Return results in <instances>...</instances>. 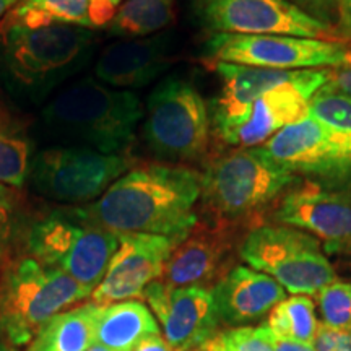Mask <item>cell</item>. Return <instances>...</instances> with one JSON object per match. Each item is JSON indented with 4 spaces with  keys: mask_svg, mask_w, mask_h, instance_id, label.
I'll list each match as a JSON object with an SVG mask.
<instances>
[{
    "mask_svg": "<svg viewBox=\"0 0 351 351\" xmlns=\"http://www.w3.org/2000/svg\"><path fill=\"white\" fill-rule=\"evenodd\" d=\"M202 174L179 165L127 171L98 200L73 207L85 221L116 234H156L182 241L199 217Z\"/></svg>",
    "mask_w": 351,
    "mask_h": 351,
    "instance_id": "6da1fadb",
    "label": "cell"
},
{
    "mask_svg": "<svg viewBox=\"0 0 351 351\" xmlns=\"http://www.w3.org/2000/svg\"><path fill=\"white\" fill-rule=\"evenodd\" d=\"M95 46L91 29L29 23L8 13L0 23V80L13 98L41 103L86 67Z\"/></svg>",
    "mask_w": 351,
    "mask_h": 351,
    "instance_id": "7a4b0ae2",
    "label": "cell"
},
{
    "mask_svg": "<svg viewBox=\"0 0 351 351\" xmlns=\"http://www.w3.org/2000/svg\"><path fill=\"white\" fill-rule=\"evenodd\" d=\"M142 117L137 95L95 78H83L65 88L41 114L46 129L56 137L104 155H122Z\"/></svg>",
    "mask_w": 351,
    "mask_h": 351,
    "instance_id": "3957f363",
    "label": "cell"
},
{
    "mask_svg": "<svg viewBox=\"0 0 351 351\" xmlns=\"http://www.w3.org/2000/svg\"><path fill=\"white\" fill-rule=\"evenodd\" d=\"M91 293L64 271L20 254L0 275V341L28 346L47 320Z\"/></svg>",
    "mask_w": 351,
    "mask_h": 351,
    "instance_id": "277c9868",
    "label": "cell"
},
{
    "mask_svg": "<svg viewBox=\"0 0 351 351\" xmlns=\"http://www.w3.org/2000/svg\"><path fill=\"white\" fill-rule=\"evenodd\" d=\"M295 181L296 174L261 147L236 148L207 166L202 174L200 200L208 221L234 226L282 197Z\"/></svg>",
    "mask_w": 351,
    "mask_h": 351,
    "instance_id": "5b68a950",
    "label": "cell"
},
{
    "mask_svg": "<svg viewBox=\"0 0 351 351\" xmlns=\"http://www.w3.org/2000/svg\"><path fill=\"white\" fill-rule=\"evenodd\" d=\"M117 245L119 234L85 221L70 207L29 218L21 254L64 271L95 291Z\"/></svg>",
    "mask_w": 351,
    "mask_h": 351,
    "instance_id": "8992f818",
    "label": "cell"
},
{
    "mask_svg": "<svg viewBox=\"0 0 351 351\" xmlns=\"http://www.w3.org/2000/svg\"><path fill=\"white\" fill-rule=\"evenodd\" d=\"M249 267L271 276L291 295H317L337 280L320 241L288 225L252 228L239 245Z\"/></svg>",
    "mask_w": 351,
    "mask_h": 351,
    "instance_id": "52a82bcc",
    "label": "cell"
},
{
    "mask_svg": "<svg viewBox=\"0 0 351 351\" xmlns=\"http://www.w3.org/2000/svg\"><path fill=\"white\" fill-rule=\"evenodd\" d=\"M145 142L158 158L171 163L204 160L210 142V112L191 83L166 78L150 95Z\"/></svg>",
    "mask_w": 351,
    "mask_h": 351,
    "instance_id": "ba28073f",
    "label": "cell"
},
{
    "mask_svg": "<svg viewBox=\"0 0 351 351\" xmlns=\"http://www.w3.org/2000/svg\"><path fill=\"white\" fill-rule=\"evenodd\" d=\"M132 168L127 155H104L85 147H51L36 153L29 182L44 199L78 207L98 200Z\"/></svg>",
    "mask_w": 351,
    "mask_h": 351,
    "instance_id": "9c48e42d",
    "label": "cell"
},
{
    "mask_svg": "<svg viewBox=\"0 0 351 351\" xmlns=\"http://www.w3.org/2000/svg\"><path fill=\"white\" fill-rule=\"evenodd\" d=\"M207 52L215 62L251 65L276 70L335 69L345 62V41L311 39L282 34H213Z\"/></svg>",
    "mask_w": 351,
    "mask_h": 351,
    "instance_id": "30bf717a",
    "label": "cell"
},
{
    "mask_svg": "<svg viewBox=\"0 0 351 351\" xmlns=\"http://www.w3.org/2000/svg\"><path fill=\"white\" fill-rule=\"evenodd\" d=\"M197 19L213 34H282L341 41L339 29L289 0H194Z\"/></svg>",
    "mask_w": 351,
    "mask_h": 351,
    "instance_id": "8fae6325",
    "label": "cell"
},
{
    "mask_svg": "<svg viewBox=\"0 0 351 351\" xmlns=\"http://www.w3.org/2000/svg\"><path fill=\"white\" fill-rule=\"evenodd\" d=\"M261 148L293 174L330 186L351 184V145L313 116L278 132Z\"/></svg>",
    "mask_w": 351,
    "mask_h": 351,
    "instance_id": "7c38bea8",
    "label": "cell"
},
{
    "mask_svg": "<svg viewBox=\"0 0 351 351\" xmlns=\"http://www.w3.org/2000/svg\"><path fill=\"white\" fill-rule=\"evenodd\" d=\"M274 218L315 236L328 252L351 251V191L306 181L280 197Z\"/></svg>",
    "mask_w": 351,
    "mask_h": 351,
    "instance_id": "4fadbf2b",
    "label": "cell"
},
{
    "mask_svg": "<svg viewBox=\"0 0 351 351\" xmlns=\"http://www.w3.org/2000/svg\"><path fill=\"white\" fill-rule=\"evenodd\" d=\"M143 298L160 324L165 340L176 351L199 348L219 332V319L212 289L176 288L156 280Z\"/></svg>",
    "mask_w": 351,
    "mask_h": 351,
    "instance_id": "5bb4252c",
    "label": "cell"
},
{
    "mask_svg": "<svg viewBox=\"0 0 351 351\" xmlns=\"http://www.w3.org/2000/svg\"><path fill=\"white\" fill-rule=\"evenodd\" d=\"M181 241L156 234H119L117 251L91 301L98 304L142 298L148 285L161 278L171 252Z\"/></svg>",
    "mask_w": 351,
    "mask_h": 351,
    "instance_id": "9a60e30c",
    "label": "cell"
},
{
    "mask_svg": "<svg viewBox=\"0 0 351 351\" xmlns=\"http://www.w3.org/2000/svg\"><path fill=\"white\" fill-rule=\"evenodd\" d=\"M328 82L330 69H319L309 80L288 82L271 88L254 103L247 121L221 140L238 148L269 142L278 132L311 116V99Z\"/></svg>",
    "mask_w": 351,
    "mask_h": 351,
    "instance_id": "2e32d148",
    "label": "cell"
},
{
    "mask_svg": "<svg viewBox=\"0 0 351 351\" xmlns=\"http://www.w3.org/2000/svg\"><path fill=\"white\" fill-rule=\"evenodd\" d=\"M234 249L232 225L197 223L174 247L165 265L161 282L176 288L212 289L226 274Z\"/></svg>",
    "mask_w": 351,
    "mask_h": 351,
    "instance_id": "e0dca14e",
    "label": "cell"
},
{
    "mask_svg": "<svg viewBox=\"0 0 351 351\" xmlns=\"http://www.w3.org/2000/svg\"><path fill=\"white\" fill-rule=\"evenodd\" d=\"M221 91L212 103V122L219 138L247 121L254 103L271 88L288 82H306L317 73L309 70H276L251 65L217 62Z\"/></svg>",
    "mask_w": 351,
    "mask_h": 351,
    "instance_id": "ac0fdd59",
    "label": "cell"
},
{
    "mask_svg": "<svg viewBox=\"0 0 351 351\" xmlns=\"http://www.w3.org/2000/svg\"><path fill=\"white\" fill-rule=\"evenodd\" d=\"M219 324L245 327L263 317L287 298V289L252 267H231L212 288Z\"/></svg>",
    "mask_w": 351,
    "mask_h": 351,
    "instance_id": "d6986e66",
    "label": "cell"
},
{
    "mask_svg": "<svg viewBox=\"0 0 351 351\" xmlns=\"http://www.w3.org/2000/svg\"><path fill=\"white\" fill-rule=\"evenodd\" d=\"M174 46L168 34L114 43L95 65L98 82L116 88H140L152 83L173 62Z\"/></svg>",
    "mask_w": 351,
    "mask_h": 351,
    "instance_id": "ffe728a7",
    "label": "cell"
},
{
    "mask_svg": "<svg viewBox=\"0 0 351 351\" xmlns=\"http://www.w3.org/2000/svg\"><path fill=\"white\" fill-rule=\"evenodd\" d=\"M103 304L86 301L56 314L41 327L25 351H88L96 343Z\"/></svg>",
    "mask_w": 351,
    "mask_h": 351,
    "instance_id": "44dd1931",
    "label": "cell"
},
{
    "mask_svg": "<svg viewBox=\"0 0 351 351\" xmlns=\"http://www.w3.org/2000/svg\"><path fill=\"white\" fill-rule=\"evenodd\" d=\"M158 333H161L160 324L145 302L119 301L103 306L96 326V345L112 351H132L138 341Z\"/></svg>",
    "mask_w": 351,
    "mask_h": 351,
    "instance_id": "7402d4cb",
    "label": "cell"
},
{
    "mask_svg": "<svg viewBox=\"0 0 351 351\" xmlns=\"http://www.w3.org/2000/svg\"><path fill=\"white\" fill-rule=\"evenodd\" d=\"M174 0H127L109 23V32L121 38H145L174 21Z\"/></svg>",
    "mask_w": 351,
    "mask_h": 351,
    "instance_id": "603a6c76",
    "label": "cell"
},
{
    "mask_svg": "<svg viewBox=\"0 0 351 351\" xmlns=\"http://www.w3.org/2000/svg\"><path fill=\"white\" fill-rule=\"evenodd\" d=\"M265 326L275 337L313 346L319 328L314 301L306 295L285 298L271 309Z\"/></svg>",
    "mask_w": 351,
    "mask_h": 351,
    "instance_id": "cb8c5ba5",
    "label": "cell"
},
{
    "mask_svg": "<svg viewBox=\"0 0 351 351\" xmlns=\"http://www.w3.org/2000/svg\"><path fill=\"white\" fill-rule=\"evenodd\" d=\"M21 3L46 20L86 29L111 23L116 15V8L101 0H23Z\"/></svg>",
    "mask_w": 351,
    "mask_h": 351,
    "instance_id": "d4e9b609",
    "label": "cell"
},
{
    "mask_svg": "<svg viewBox=\"0 0 351 351\" xmlns=\"http://www.w3.org/2000/svg\"><path fill=\"white\" fill-rule=\"evenodd\" d=\"M29 218L20 189L0 186V275L23 251Z\"/></svg>",
    "mask_w": 351,
    "mask_h": 351,
    "instance_id": "484cf974",
    "label": "cell"
},
{
    "mask_svg": "<svg viewBox=\"0 0 351 351\" xmlns=\"http://www.w3.org/2000/svg\"><path fill=\"white\" fill-rule=\"evenodd\" d=\"M33 145L12 129L0 130V186L21 189L28 181Z\"/></svg>",
    "mask_w": 351,
    "mask_h": 351,
    "instance_id": "4316f807",
    "label": "cell"
},
{
    "mask_svg": "<svg viewBox=\"0 0 351 351\" xmlns=\"http://www.w3.org/2000/svg\"><path fill=\"white\" fill-rule=\"evenodd\" d=\"M311 116L351 145V96L327 83L311 99Z\"/></svg>",
    "mask_w": 351,
    "mask_h": 351,
    "instance_id": "83f0119b",
    "label": "cell"
},
{
    "mask_svg": "<svg viewBox=\"0 0 351 351\" xmlns=\"http://www.w3.org/2000/svg\"><path fill=\"white\" fill-rule=\"evenodd\" d=\"M315 302L324 326L351 330V283L335 282L315 295Z\"/></svg>",
    "mask_w": 351,
    "mask_h": 351,
    "instance_id": "f1b7e54d",
    "label": "cell"
},
{
    "mask_svg": "<svg viewBox=\"0 0 351 351\" xmlns=\"http://www.w3.org/2000/svg\"><path fill=\"white\" fill-rule=\"evenodd\" d=\"M217 339L225 351H275L274 333L267 326H245L219 330Z\"/></svg>",
    "mask_w": 351,
    "mask_h": 351,
    "instance_id": "f546056e",
    "label": "cell"
},
{
    "mask_svg": "<svg viewBox=\"0 0 351 351\" xmlns=\"http://www.w3.org/2000/svg\"><path fill=\"white\" fill-rule=\"evenodd\" d=\"M313 348L315 351H351V330L319 324Z\"/></svg>",
    "mask_w": 351,
    "mask_h": 351,
    "instance_id": "4dcf8cb0",
    "label": "cell"
},
{
    "mask_svg": "<svg viewBox=\"0 0 351 351\" xmlns=\"http://www.w3.org/2000/svg\"><path fill=\"white\" fill-rule=\"evenodd\" d=\"M307 15L330 26L340 23V0H289Z\"/></svg>",
    "mask_w": 351,
    "mask_h": 351,
    "instance_id": "1f68e13d",
    "label": "cell"
},
{
    "mask_svg": "<svg viewBox=\"0 0 351 351\" xmlns=\"http://www.w3.org/2000/svg\"><path fill=\"white\" fill-rule=\"evenodd\" d=\"M328 83L335 90L351 96V49L343 64L335 69H330V82Z\"/></svg>",
    "mask_w": 351,
    "mask_h": 351,
    "instance_id": "d6a6232c",
    "label": "cell"
},
{
    "mask_svg": "<svg viewBox=\"0 0 351 351\" xmlns=\"http://www.w3.org/2000/svg\"><path fill=\"white\" fill-rule=\"evenodd\" d=\"M132 351H176V350L165 340V337L161 335V333H158V335H150L147 337V339H143L142 341H138Z\"/></svg>",
    "mask_w": 351,
    "mask_h": 351,
    "instance_id": "836d02e7",
    "label": "cell"
},
{
    "mask_svg": "<svg viewBox=\"0 0 351 351\" xmlns=\"http://www.w3.org/2000/svg\"><path fill=\"white\" fill-rule=\"evenodd\" d=\"M274 345H275V351H315L311 345L298 343V341L280 339V337H275V335H274Z\"/></svg>",
    "mask_w": 351,
    "mask_h": 351,
    "instance_id": "e575fe53",
    "label": "cell"
},
{
    "mask_svg": "<svg viewBox=\"0 0 351 351\" xmlns=\"http://www.w3.org/2000/svg\"><path fill=\"white\" fill-rule=\"evenodd\" d=\"M340 26L351 41V0H340Z\"/></svg>",
    "mask_w": 351,
    "mask_h": 351,
    "instance_id": "d590c367",
    "label": "cell"
},
{
    "mask_svg": "<svg viewBox=\"0 0 351 351\" xmlns=\"http://www.w3.org/2000/svg\"><path fill=\"white\" fill-rule=\"evenodd\" d=\"M21 2H23V0H0V23H2V20L5 19L8 13Z\"/></svg>",
    "mask_w": 351,
    "mask_h": 351,
    "instance_id": "8d00e7d4",
    "label": "cell"
},
{
    "mask_svg": "<svg viewBox=\"0 0 351 351\" xmlns=\"http://www.w3.org/2000/svg\"><path fill=\"white\" fill-rule=\"evenodd\" d=\"M204 346H205V348H207V351H225V348H223L221 343H219V341H218L217 335H215L212 340H208Z\"/></svg>",
    "mask_w": 351,
    "mask_h": 351,
    "instance_id": "74e56055",
    "label": "cell"
},
{
    "mask_svg": "<svg viewBox=\"0 0 351 351\" xmlns=\"http://www.w3.org/2000/svg\"><path fill=\"white\" fill-rule=\"evenodd\" d=\"M7 129H10V121H8L5 109H3L2 104H0V130H7Z\"/></svg>",
    "mask_w": 351,
    "mask_h": 351,
    "instance_id": "f35d334b",
    "label": "cell"
},
{
    "mask_svg": "<svg viewBox=\"0 0 351 351\" xmlns=\"http://www.w3.org/2000/svg\"><path fill=\"white\" fill-rule=\"evenodd\" d=\"M0 351H19V348L5 343V341H0Z\"/></svg>",
    "mask_w": 351,
    "mask_h": 351,
    "instance_id": "ab89813d",
    "label": "cell"
},
{
    "mask_svg": "<svg viewBox=\"0 0 351 351\" xmlns=\"http://www.w3.org/2000/svg\"><path fill=\"white\" fill-rule=\"evenodd\" d=\"M101 2L108 3V5H111L112 8H117V7H119V3L122 2V0H101Z\"/></svg>",
    "mask_w": 351,
    "mask_h": 351,
    "instance_id": "60d3db41",
    "label": "cell"
},
{
    "mask_svg": "<svg viewBox=\"0 0 351 351\" xmlns=\"http://www.w3.org/2000/svg\"><path fill=\"white\" fill-rule=\"evenodd\" d=\"M88 351H112V350H109V348H104V346H101V345H93V346H91V348L90 350H88Z\"/></svg>",
    "mask_w": 351,
    "mask_h": 351,
    "instance_id": "b9f144b4",
    "label": "cell"
},
{
    "mask_svg": "<svg viewBox=\"0 0 351 351\" xmlns=\"http://www.w3.org/2000/svg\"><path fill=\"white\" fill-rule=\"evenodd\" d=\"M189 351H207V348H205L204 345L199 346V348H194V350H189Z\"/></svg>",
    "mask_w": 351,
    "mask_h": 351,
    "instance_id": "7bdbcfd3",
    "label": "cell"
}]
</instances>
